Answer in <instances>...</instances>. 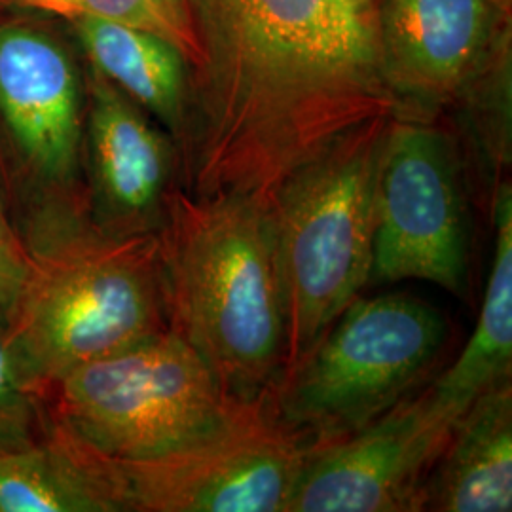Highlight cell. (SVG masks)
Segmentation results:
<instances>
[{
  "mask_svg": "<svg viewBox=\"0 0 512 512\" xmlns=\"http://www.w3.org/2000/svg\"><path fill=\"white\" fill-rule=\"evenodd\" d=\"M198 55L181 188L262 202L349 131L395 114L378 0H186Z\"/></svg>",
  "mask_w": 512,
  "mask_h": 512,
  "instance_id": "1",
  "label": "cell"
},
{
  "mask_svg": "<svg viewBox=\"0 0 512 512\" xmlns=\"http://www.w3.org/2000/svg\"><path fill=\"white\" fill-rule=\"evenodd\" d=\"M169 329L202 357L230 401L283 378L287 308L270 203L179 186L158 232Z\"/></svg>",
  "mask_w": 512,
  "mask_h": 512,
  "instance_id": "2",
  "label": "cell"
},
{
  "mask_svg": "<svg viewBox=\"0 0 512 512\" xmlns=\"http://www.w3.org/2000/svg\"><path fill=\"white\" fill-rule=\"evenodd\" d=\"M29 251L25 283L0 330L37 399L76 368L169 330L158 234L116 238L88 217Z\"/></svg>",
  "mask_w": 512,
  "mask_h": 512,
  "instance_id": "3",
  "label": "cell"
},
{
  "mask_svg": "<svg viewBox=\"0 0 512 512\" xmlns=\"http://www.w3.org/2000/svg\"><path fill=\"white\" fill-rule=\"evenodd\" d=\"M84 61L59 19L0 8V186L27 247L90 217Z\"/></svg>",
  "mask_w": 512,
  "mask_h": 512,
  "instance_id": "4",
  "label": "cell"
},
{
  "mask_svg": "<svg viewBox=\"0 0 512 512\" xmlns=\"http://www.w3.org/2000/svg\"><path fill=\"white\" fill-rule=\"evenodd\" d=\"M391 116L349 131L296 169L272 196L287 308L283 376L315 348L370 279L378 164Z\"/></svg>",
  "mask_w": 512,
  "mask_h": 512,
  "instance_id": "5",
  "label": "cell"
},
{
  "mask_svg": "<svg viewBox=\"0 0 512 512\" xmlns=\"http://www.w3.org/2000/svg\"><path fill=\"white\" fill-rule=\"evenodd\" d=\"M450 325L412 294L357 296L274 389L277 414L319 446L342 439L420 391Z\"/></svg>",
  "mask_w": 512,
  "mask_h": 512,
  "instance_id": "6",
  "label": "cell"
},
{
  "mask_svg": "<svg viewBox=\"0 0 512 512\" xmlns=\"http://www.w3.org/2000/svg\"><path fill=\"white\" fill-rule=\"evenodd\" d=\"M38 403L46 423L101 458L139 461L198 439L236 401L169 329L65 374L38 395Z\"/></svg>",
  "mask_w": 512,
  "mask_h": 512,
  "instance_id": "7",
  "label": "cell"
},
{
  "mask_svg": "<svg viewBox=\"0 0 512 512\" xmlns=\"http://www.w3.org/2000/svg\"><path fill=\"white\" fill-rule=\"evenodd\" d=\"M313 446L268 393L162 456L109 461L128 512H287Z\"/></svg>",
  "mask_w": 512,
  "mask_h": 512,
  "instance_id": "8",
  "label": "cell"
},
{
  "mask_svg": "<svg viewBox=\"0 0 512 512\" xmlns=\"http://www.w3.org/2000/svg\"><path fill=\"white\" fill-rule=\"evenodd\" d=\"M420 279L454 296L469 283V219L456 137L435 116L395 112L376 184L368 283Z\"/></svg>",
  "mask_w": 512,
  "mask_h": 512,
  "instance_id": "9",
  "label": "cell"
},
{
  "mask_svg": "<svg viewBox=\"0 0 512 512\" xmlns=\"http://www.w3.org/2000/svg\"><path fill=\"white\" fill-rule=\"evenodd\" d=\"M463 414L429 385L346 437L313 446L287 512L423 511L429 475Z\"/></svg>",
  "mask_w": 512,
  "mask_h": 512,
  "instance_id": "10",
  "label": "cell"
},
{
  "mask_svg": "<svg viewBox=\"0 0 512 512\" xmlns=\"http://www.w3.org/2000/svg\"><path fill=\"white\" fill-rule=\"evenodd\" d=\"M84 184L88 215L116 238L158 234L181 186V152L148 112L84 63Z\"/></svg>",
  "mask_w": 512,
  "mask_h": 512,
  "instance_id": "11",
  "label": "cell"
},
{
  "mask_svg": "<svg viewBox=\"0 0 512 512\" xmlns=\"http://www.w3.org/2000/svg\"><path fill=\"white\" fill-rule=\"evenodd\" d=\"M511 35V0H378L380 63L395 112L437 116L456 105Z\"/></svg>",
  "mask_w": 512,
  "mask_h": 512,
  "instance_id": "12",
  "label": "cell"
},
{
  "mask_svg": "<svg viewBox=\"0 0 512 512\" xmlns=\"http://www.w3.org/2000/svg\"><path fill=\"white\" fill-rule=\"evenodd\" d=\"M63 25L82 61L148 112L181 152L190 120V61L183 50L148 29L109 19H63Z\"/></svg>",
  "mask_w": 512,
  "mask_h": 512,
  "instance_id": "13",
  "label": "cell"
},
{
  "mask_svg": "<svg viewBox=\"0 0 512 512\" xmlns=\"http://www.w3.org/2000/svg\"><path fill=\"white\" fill-rule=\"evenodd\" d=\"M509 512L512 509V384L480 393L459 418L435 469L423 511Z\"/></svg>",
  "mask_w": 512,
  "mask_h": 512,
  "instance_id": "14",
  "label": "cell"
},
{
  "mask_svg": "<svg viewBox=\"0 0 512 512\" xmlns=\"http://www.w3.org/2000/svg\"><path fill=\"white\" fill-rule=\"evenodd\" d=\"M0 512H128L109 459L46 423L37 440L0 450Z\"/></svg>",
  "mask_w": 512,
  "mask_h": 512,
  "instance_id": "15",
  "label": "cell"
},
{
  "mask_svg": "<svg viewBox=\"0 0 512 512\" xmlns=\"http://www.w3.org/2000/svg\"><path fill=\"white\" fill-rule=\"evenodd\" d=\"M512 190L499 181L494 194V256L475 332L456 363L431 384L440 399L465 412L490 387L511 380Z\"/></svg>",
  "mask_w": 512,
  "mask_h": 512,
  "instance_id": "16",
  "label": "cell"
},
{
  "mask_svg": "<svg viewBox=\"0 0 512 512\" xmlns=\"http://www.w3.org/2000/svg\"><path fill=\"white\" fill-rule=\"evenodd\" d=\"M511 37L497 44L456 101L476 152L497 183L511 165Z\"/></svg>",
  "mask_w": 512,
  "mask_h": 512,
  "instance_id": "17",
  "label": "cell"
},
{
  "mask_svg": "<svg viewBox=\"0 0 512 512\" xmlns=\"http://www.w3.org/2000/svg\"><path fill=\"white\" fill-rule=\"evenodd\" d=\"M0 8L29 10L55 19L99 18L148 29L183 50L190 67L198 44L186 0H0Z\"/></svg>",
  "mask_w": 512,
  "mask_h": 512,
  "instance_id": "18",
  "label": "cell"
},
{
  "mask_svg": "<svg viewBox=\"0 0 512 512\" xmlns=\"http://www.w3.org/2000/svg\"><path fill=\"white\" fill-rule=\"evenodd\" d=\"M44 431L40 403L21 382L0 330V450L25 446Z\"/></svg>",
  "mask_w": 512,
  "mask_h": 512,
  "instance_id": "19",
  "label": "cell"
},
{
  "mask_svg": "<svg viewBox=\"0 0 512 512\" xmlns=\"http://www.w3.org/2000/svg\"><path fill=\"white\" fill-rule=\"evenodd\" d=\"M31 266V251L0 186V325L14 306Z\"/></svg>",
  "mask_w": 512,
  "mask_h": 512,
  "instance_id": "20",
  "label": "cell"
}]
</instances>
